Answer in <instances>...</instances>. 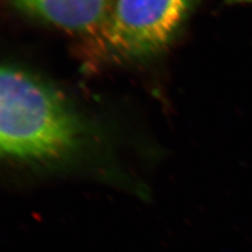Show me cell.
Segmentation results:
<instances>
[{
    "label": "cell",
    "mask_w": 252,
    "mask_h": 252,
    "mask_svg": "<svg viewBox=\"0 0 252 252\" xmlns=\"http://www.w3.org/2000/svg\"><path fill=\"white\" fill-rule=\"evenodd\" d=\"M80 135L65 101L26 73L0 65V156L47 159L65 154Z\"/></svg>",
    "instance_id": "cell-1"
},
{
    "label": "cell",
    "mask_w": 252,
    "mask_h": 252,
    "mask_svg": "<svg viewBox=\"0 0 252 252\" xmlns=\"http://www.w3.org/2000/svg\"><path fill=\"white\" fill-rule=\"evenodd\" d=\"M195 0H117L105 23V46L118 58L151 56L166 46Z\"/></svg>",
    "instance_id": "cell-2"
},
{
    "label": "cell",
    "mask_w": 252,
    "mask_h": 252,
    "mask_svg": "<svg viewBox=\"0 0 252 252\" xmlns=\"http://www.w3.org/2000/svg\"><path fill=\"white\" fill-rule=\"evenodd\" d=\"M19 9L53 26L90 32L106 23L113 0H13Z\"/></svg>",
    "instance_id": "cell-3"
},
{
    "label": "cell",
    "mask_w": 252,
    "mask_h": 252,
    "mask_svg": "<svg viewBox=\"0 0 252 252\" xmlns=\"http://www.w3.org/2000/svg\"><path fill=\"white\" fill-rule=\"evenodd\" d=\"M226 1L229 3H251L252 4V0H226Z\"/></svg>",
    "instance_id": "cell-4"
}]
</instances>
